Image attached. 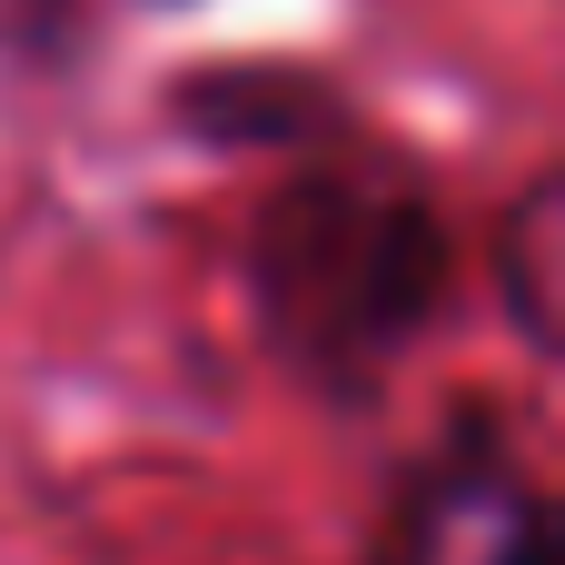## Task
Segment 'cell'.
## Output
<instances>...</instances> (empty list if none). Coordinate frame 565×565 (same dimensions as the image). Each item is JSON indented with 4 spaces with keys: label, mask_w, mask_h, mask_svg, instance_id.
I'll use <instances>...</instances> for the list:
<instances>
[{
    "label": "cell",
    "mask_w": 565,
    "mask_h": 565,
    "mask_svg": "<svg viewBox=\"0 0 565 565\" xmlns=\"http://www.w3.org/2000/svg\"><path fill=\"white\" fill-rule=\"evenodd\" d=\"M497 298H507L516 338L565 367V169L497 218Z\"/></svg>",
    "instance_id": "cell-4"
},
{
    "label": "cell",
    "mask_w": 565,
    "mask_h": 565,
    "mask_svg": "<svg viewBox=\"0 0 565 565\" xmlns=\"http://www.w3.org/2000/svg\"><path fill=\"white\" fill-rule=\"evenodd\" d=\"M526 507H536V487L516 467V427L497 407H457L397 467V487L367 526V565H507Z\"/></svg>",
    "instance_id": "cell-2"
},
{
    "label": "cell",
    "mask_w": 565,
    "mask_h": 565,
    "mask_svg": "<svg viewBox=\"0 0 565 565\" xmlns=\"http://www.w3.org/2000/svg\"><path fill=\"white\" fill-rule=\"evenodd\" d=\"M248 328L258 348L318 397V407H377L397 358L447 318L457 298V228L417 159L377 149L367 129L348 149L288 159L238 238Z\"/></svg>",
    "instance_id": "cell-1"
},
{
    "label": "cell",
    "mask_w": 565,
    "mask_h": 565,
    "mask_svg": "<svg viewBox=\"0 0 565 565\" xmlns=\"http://www.w3.org/2000/svg\"><path fill=\"white\" fill-rule=\"evenodd\" d=\"M507 565H565V497H546V487H536V507H526V526H516Z\"/></svg>",
    "instance_id": "cell-6"
},
{
    "label": "cell",
    "mask_w": 565,
    "mask_h": 565,
    "mask_svg": "<svg viewBox=\"0 0 565 565\" xmlns=\"http://www.w3.org/2000/svg\"><path fill=\"white\" fill-rule=\"evenodd\" d=\"M79 30H89L79 0H0V40H10L20 70H70L79 60Z\"/></svg>",
    "instance_id": "cell-5"
},
{
    "label": "cell",
    "mask_w": 565,
    "mask_h": 565,
    "mask_svg": "<svg viewBox=\"0 0 565 565\" xmlns=\"http://www.w3.org/2000/svg\"><path fill=\"white\" fill-rule=\"evenodd\" d=\"M139 10H189V0H139Z\"/></svg>",
    "instance_id": "cell-7"
},
{
    "label": "cell",
    "mask_w": 565,
    "mask_h": 565,
    "mask_svg": "<svg viewBox=\"0 0 565 565\" xmlns=\"http://www.w3.org/2000/svg\"><path fill=\"white\" fill-rule=\"evenodd\" d=\"M159 119L209 159H318L358 139V99L318 60H189Z\"/></svg>",
    "instance_id": "cell-3"
}]
</instances>
